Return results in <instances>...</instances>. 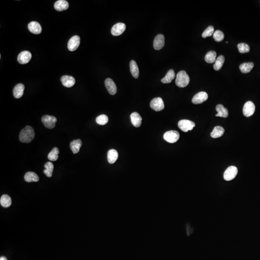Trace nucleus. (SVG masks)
Masks as SVG:
<instances>
[{
  "label": "nucleus",
  "instance_id": "obj_33",
  "mask_svg": "<svg viewBox=\"0 0 260 260\" xmlns=\"http://www.w3.org/2000/svg\"><path fill=\"white\" fill-rule=\"evenodd\" d=\"M109 122V118L106 115L102 114L99 115L96 119V122L97 124H99L101 125H104Z\"/></svg>",
  "mask_w": 260,
  "mask_h": 260
},
{
  "label": "nucleus",
  "instance_id": "obj_2",
  "mask_svg": "<svg viewBox=\"0 0 260 260\" xmlns=\"http://www.w3.org/2000/svg\"><path fill=\"white\" fill-rule=\"evenodd\" d=\"M190 82V78L185 71H180L176 75L175 83L179 87L184 88L187 86Z\"/></svg>",
  "mask_w": 260,
  "mask_h": 260
},
{
  "label": "nucleus",
  "instance_id": "obj_31",
  "mask_svg": "<svg viewBox=\"0 0 260 260\" xmlns=\"http://www.w3.org/2000/svg\"><path fill=\"white\" fill-rule=\"evenodd\" d=\"M225 57L223 56H220L218 57L213 65V68L215 70L218 71L221 70L225 62Z\"/></svg>",
  "mask_w": 260,
  "mask_h": 260
},
{
  "label": "nucleus",
  "instance_id": "obj_17",
  "mask_svg": "<svg viewBox=\"0 0 260 260\" xmlns=\"http://www.w3.org/2000/svg\"><path fill=\"white\" fill-rule=\"evenodd\" d=\"M25 90V86L22 83H19L15 85L13 89V95L15 98H21L23 95Z\"/></svg>",
  "mask_w": 260,
  "mask_h": 260
},
{
  "label": "nucleus",
  "instance_id": "obj_29",
  "mask_svg": "<svg viewBox=\"0 0 260 260\" xmlns=\"http://www.w3.org/2000/svg\"><path fill=\"white\" fill-rule=\"evenodd\" d=\"M45 169L44 171V174H45L48 177H51L53 175L54 170V164L52 162H47L44 165Z\"/></svg>",
  "mask_w": 260,
  "mask_h": 260
},
{
  "label": "nucleus",
  "instance_id": "obj_38",
  "mask_svg": "<svg viewBox=\"0 0 260 260\" xmlns=\"http://www.w3.org/2000/svg\"><path fill=\"white\" fill-rule=\"evenodd\" d=\"M226 43H227H227H228V41H226Z\"/></svg>",
  "mask_w": 260,
  "mask_h": 260
},
{
  "label": "nucleus",
  "instance_id": "obj_28",
  "mask_svg": "<svg viewBox=\"0 0 260 260\" xmlns=\"http://www.w3.org/2000/svg\"><path fill=\"white\" fill-rule=\"evenodd\" d=\"M254 67V64L252 62L244 63L239 66V69L242 73H248L252 70Z\"/></svg>",
  "mask_w": 260,
  "mask_h": 260
},
{
  "label": "nucleus",
  "instance_id": "obj_5",
  "mask_svg": "<svg viewBox=\"0 0 260 260\" xmlns=\"http://www.w3.org/2000/svg\"><path fill=\"white\" fill-rule=\"evenodd\" d=\"M180 134L176 131H169L165 133L163 138L167 142L170 143H174L178 140Z\"/></svg>",
  "mask_w": 260,
  "mask_h": 260
},
{
  "label": "nucleus",
  "instance_id": "obj_10",
  "mask_svg": "<svg viewBox=\"0 0 260 260\" xmlns=\"http://www.w3.org/2000/svg\"><path fill=\"white\" fill-rule=\"evenodd\" d=\"M80 44V38L79 36H74L70 39L67 48L70 51H74L77 50Z\"/></svg>",
  "mask_w": 260,
  "mask_h": 260
},
{
  "label": "nucleus",
  "instance_id": "obj_9",
  "mask_svg": "<svg viewBox=\"0 0 260 260\" xmlns=\"http://www.w3.org/2000/svg\"><path fill=\"white\" fill-rule=\"evenodd\" d=\"M126 28L125 24L123 23H118L114 25L111 28V34L114 36L121 35L125 31Z\"/></svg>",
  "mask_w": 260,
  "mask_h": 260
},
{
  "label": "nucleus",
  "instance_id": "obj_30",
  "mask_svg": "<svg viewBox=\"0 0 260 260\" xmlns=\"http://www.w3.org/2000/svg\"><path fill=\"white\" fill-rule=\"evenodd\" d=\"M216 57V53L215 51H211L208 52L205 57V60L208 63L215 62Z\"/></svg>",
  "mask_w": 260,
  "mask_h": 260
},
{
  "label": "nucleus",
  "instance_id": "obj_37",
  "mask_svg": "<svg viewBox=\"0 0 260 260\" xmlns=\"http://www.w3.org/2000/svg\"><path fill=\"white\" fill-rule=\"evenodd\" d=\"M0 260H7V259H6V257H5L2 256L1 257V258H0Z\"/></svg>",
  "mask_w": 260,
  "mask_h": 260
},
{
  "label": "nucleus",
  "instance_id": "obj_35",
  "mask_svg": "<svg viewBox=\"0 0 260 260\" xmlns=\"http://www.w3.org/2000/svg\"><path fill=\"white\" fill-rule=\"evenodd\" d=\"M238 49L240 53H248L250 50V47L247 44L240 43L238 45Z\"/></svg>",
  "mask_w": 260,
  "mask_h": 260
},
{
  "label": "nucleus",
  "instance_id": "obj_36",
  "mask_svg": "<svg viewBox=\"0 0 260 260\" xmlns=\"http://www.w3.org/2000/svg\"><path fill=\"white\" fill-rule=\"evenodd\" d=\"M213 33H214V28L213 26H210L202 33V37L203 38L210 37Z\"/></svg>",
  "mask_w": 260,
  "mask_h": 260
},
{
  "label": "nucleus",
  "instance_id": "obj_25",
  "mask_svg": "<svg viewBox=\"0 0 260 260\" xmlns=\"http://www.w3.org/2000/svg\"><path fill=\"white\" fill-rule=\"evenodd\" d=\"M130 66L131 72L132 76L135 79H137L139 75V71L137 63L135 60H132L130 62Z\"/></svg>",
  "mask_w": 260,
  "mask_h": 260
},
{
  "label": "nucleus",
  "instance_id": "obj_11",
  "mask_svg": "<svg viewBox=\"0 0 260 260\" xmlns=\"http://www.w3.org/2000/svg\"><path fill=\"white\" fill-rule=\"evenodd\" d=\"M32 57V54L31 52L28 51H24L21 52L18 57V61L20 64H27L31 60Z\"/></svg>",
  "mask_w": 260,
  "mask_h": 260
},
{
  "label": "nucleus",
  "instance_id": "obj_24",
  "mask_svg": "<svg viewBox=\"0 0 260 260\" xmlns=\"http://www.w3.org/2000/svg\"><path fill=\"white\" fill-rule=\"evenodd\" d=\"M225 132V129L222 127L217 126L214 127L213 132L210 134V136L213 138H217L223 135Z\"/></svg>",
  "mask_w": 260,
  "mask_h": 260
},
{
  "label": "nucleus",
  "instance_id": "obj_4",
  "mask_svg": "<svg viewBox=\"0 0 260 260\" xmlns=\"http://www.w3.org/2000/svg\"><path fill=\"white\" fill-rule=\"evenodd\" d=\"M41 122L45 127L48 129H52L54 128V127L56 126L57 119L54 116L46 115L42 117Z\"/></svg>",
  "mask_w": 260,
  "mask_h": 260
},
{
  "label": "nucleus",
  "instance_id": "obj_21",
  "mask_svg": "<svg viewBox=\"0 0 260 260\" xmlns=\"http://www.w3.org/2000/svg\"><path fill=\"white\" fill-rule=\"evenodd\" d=\"M24 179L28 183L31 182H37L39 181V177L36 173L32 171H28L25 174Z\"/></svg>",
  "mask_w": 260,
  "mask_h": 260
},
{
  "label": "nucleus",
  "instance_id": "obj_19",
  "mask_svg": "<svg viewBox=\"0 0 260 260\" xmlns=\"http://www.w3.org/2000/svg\"><path fill=\"white\" fill-rule=\"evenodd\" d=\"M69 7V4L65 0H59L55 2L54 7L55 9L58 11H63L67 9Z\"/></svg>",
  "mask_w": 260,
  "mask_h": 260
},
{
  "label": "nucleus",
  "instance_id": "obj_13",
  "mask_svg": "<svg viewBox=\"0 0 260 260\" xmlns=\"http://www.w3.org/2000/svg\"><path fill=\"white\" fill-rule=\"evenodd\" d=\"M105 86L109 93L111 95H114L117 93V88L115 83L110 78L106 79L105 82Z\"/></svg>",
  "mask_w": 260,
  "mask_h": 260
},
{
  "label": "nucleus",
  "instance_id": "obj_26",
  "mask_svg": "<svg viewBox=\"0 0 260 260\" xmlns=\"http://www.w3.org/2000/svg\"><path fill=\"white\" fill-rule=\"evenodd\" d=\"M175 77V72L174 70H169L166 76L161 79V81L163 83H170L174 79Z\"/></svg>",
  "mask_w": 260,
  "mask_h": 260
},
{
  "label": "nucleus",
  "instance_id": "obj_34",
  "mask_svg": "<svg viewBox=\"0 0 260 260\" xmlns=\"http://www.w3.org/2000/svg\"><path fill=\"white\" fill-rule=\"evenodd\" d=\"M224 34L222 31L217 30L213 34V38H214L215 41L219 42L223 40L224 39Z\"/></svg>",
  "mask_w": 260,
  "mask_h": 260
},
{
  "label": "nucleus",
  "instance_id": "obj_22",
  "mask_svg": "<svg viewBox=\"0 0 260 260\" xmlns=\"http://www.w3.org/2000/svg\"><path fill=\"white\" fill-rule=\"evenodd\" d=\"M119 154L117 150L112 149L108 152V161L110 164H113L118 158Z\"/></svg>",
  "mask_w": 260,
  "mask_h": 260
},
{
  "label": "nucleus",
  "instance_id": "obj_15",
  "mask_svg": "<svg viewBox=\"0 0 260 260\" xmlns=\"http://www.w3.org/2000/svg\"><path fill=\"white\" fill-rule=\"evenodd\" d=\"M61 82L64 86L70 88L74 85L76 81L74 78L72 76L65 75L61 78Z\"/></svg>",
  "mask_w": 260,
  "mask_h": 260
},
{
  "label": "nucleus",
  "instance_id": "obj_27",
  "mask_svg": "<svg viewBox=\"0 0 260 260\" xmlns=\"http://www.w3.org/2000/svg\"><path fill=\"white\" fill-rule=\"evenodd\" d=\"M0 203L2 207H5V208H8V207H10L12 204V200H11V197L9 196L8 195H6V194L2 195L1 197Z\"/></svg>",
  "mask_w": 260,
  "mask_h": 260
},
{
  "label": "nucleus",
  "instance_id": "obj_23",
  "mask_svg": "<svg viewBox=\"0 0 260 260\" xmlns=\"http://www.w3.org/2000/svg\"><path fill=\"white\" fill-rule=\"evenodd\" d=\"M216 110L217 111V114L216 115V117H223V118H227L228 117V110L222 105L221 104L218 105L216 107Z\"/></svg>",
  "mask_w": 260,
  "mask_h": 260
},
{
  "label": "nucleus",
  "instance_id": "obj_3",
  "mask_svg": "<svg viewBox=\"0 0 260 260\" xmlns=\"http://www.w3.org/2000/svg\"><path fill=\"white\" fill-rule=\"evenodd\" d=\"M178 126L180 130L184 132H187L189 131L193 130L195 126L194 122L187 119H182L179 122Z\"/></svg>",
  "mask_w": 260,
  "mask_h": 260
},
{
  "label": "nucleus",
  "instance_id": "obj_32",
  "mask_svg": "<svg viewBox=\"0 0 260 260\" xmlns=\"http://www.w3.org/2000/svg\"><path fill=\"white\" fill-rule=\"evenodd\" d=\"M59 153V150L58 148L56 147L53 148V149H52L51 151L48 155V158L50 161H57L58 158Z\"/></svg>",
  "mask_w": 260,
  "mask_h": 260
},
{
  "label": "nucleus",
  "instance_id": "obj_6",
  "mask_svg": "<svg viewBox=\"0 0 260 260\" xmlns=\"http://www.w3.org/2000/svg\"><path fill=\"white\" fill-rule=\"evenodd\" d=\"M238 169L234 166H231L227 168L223 174V178L226 181L233 180L238 174Z\"/></svg>",
  "mask_w": 260,
  "mask_h": 260
},
{
  "label": "nucleus",
  "instance_id": "obj_12",
  "mask_svg": "<svg viewBox=\"0 0 260 260\" xmlns=\"http://www.w3.org/2000/svg\"><path fill=\"white\" fill-rule=\"evenodd\" d=\"M208 98V95L205 92H200L197 93L192 98V101L194 104H201L207 100Z\"/></svg>",
  "mask_w": 260,
  "mask_h": 260
},
{
  "label": "nucleus",
  "instance_id": "obj_18",
  "mask_svg": "<svg viewBox=\"0 0 260 260\" xmlns=\"http://www.w3.org/2000/svg\"><path fill=\"white\" fill-rule=\"evenodd\" d=\"M131 119L132 123L135 127H139L142 124V117L138 113L136 112L132 113L131 115Z\"/></svg>",
  "mask_w": 260,
  "mask_h": 260
},
{
  "label": "nucleus",
  "instance_id": "obj_7",
  "mask_svg": "<svg viewBox=\"0 0 260 260\" xmlns=\"http://www.w3.org/2000/svg\"><path fill=\"white\" fill-rule=\"evenodd\" d=\"M150 107L156 111H160L164 109V104L162 98L157 97L152 100L150 102Z\"/></svg>",
  "mask_w": 260,
  "mask_h": 260
},
{
  "label": "nucleus",
  "instance_id": "obj_8",
  "mask_svg": "<svg viewBox=\"0 0 260 260\" xmlns=\"http://www.w3.org/2000/svg\"><path fill=\"white\" fill-rule=\"evenodd\" d=\"M255 110V106L254 103L252 101H248L245 103L243 109V113L244 116L247 117H251L253 115Z\"/></svg>",
  "mask_w": 260,
  "mask_h": 260
},
{
  "label": "nucleus",
  "instance_id": "obj_16",
  "mask_svg": "<svg viewBox=\"0 0 260 260\" xmlns=\"http://www.w3.org/2000/svg\"><path fill=\"white\" fill-rule=\"evenodd\" d=\"M28 28L31 33L35 34H40L42 31V28L40 23L36 21L30 22L28 25Z\"/></svg>",
  "mask_w": 260,
  "mask_h": 260
},
{
  "label": "nucleus",
  "instance_id": "obj_14",
  "mask_svg": "<svg viewBox=\"0 0 260 260\" xmlns=\"http://www.w3.org/2000/svg\"><path fill=\"white\" fill-rule=\"evenodd\" d=\"M165 44V38L162 34L158 35L154 39L153 46L155 50H161Z\"/></svg>",
  "mask_w": 260,
  "mask_h": 260
},
{
  "label": "nucleus",
  "instance_id": "obj_1",
  "mask_svg": "<svg viewBox=\"0 0 260 260\" xmlns=\"http://www.w3.org/2000/svg\"><path fill=\"white\" fill-rule=\"evenodd\" d=\"M35 132L33 128L27 126L20 132L19 140L22 143H30L34 138Z\"/></svg>",
  "mask_w": 260,
  "mask_h": 260
},
{
  "label": "nucleus",
  "instance_id": "obj_20",
  "mask_svg": "<svg viewBox=\"0 0 260 260\" xmlns=\"http://www.w3.org/2000/svg\"><path fill=\"white\" fill-rule=\"evenodd\" d=\"M82 140L80 139L74 140L71 141L70 144V148L74 154H77L80 150V147H82Z\"/></svg>",
  "mask_w": 260,
  "mask_h": 260
}]
</instances>
